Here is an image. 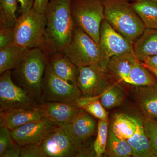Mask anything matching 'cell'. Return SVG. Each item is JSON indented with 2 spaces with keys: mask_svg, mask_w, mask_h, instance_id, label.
Returning a JSON list of instances; mask_svg holds the SVG:
<instances>
[{
  "mask_svg": "<svg viewBox=\"0 0 157 157\" xmlns=\"http://www.w3.org/2000/svg\"><path fill=\"white\" fill-rule=\"evenodd\" d=\"M156 157H157V155L156 156Z\"/></svg>",
  "mask_w": 157,
  "mask_h": 157,
  "instance_id": "40",
  "label": "cell"
},
{
  "mask_svg": "<svg viewBox=\"0 0 157 157\" xmlns=\"http://www.w3.org/2000/svg\"><path fill=\"white\" fill-rule=\"evenodd\" d=\"M99 45L105 61L134 51L133 44L117 33L105 19L100 29Z\"/></svg>",
  "mask_w": 157,
  "mask_h": 157,
  "instance_id": "11",
  "label": "cell"
},
{
  "mask_svg": "<svg viewBox=\"0 0 157 157\" xmlns=\"http://www.w3.org/2000/svg\"><path fill=\"white\" fill-rule=\"evenodd\" d=\"M118 82H110L99 95L101 104L106 109L120 106L124 101L125 95Z\"/></svg>",
  "mask_w": 157,
  "mask_h": 157,
  "instance_id": "27",
  "label": "cell"
},
{
  "mask_svg": "<svg viewBox=\"0 0 157 157\" xmlns=\"http://www.w3.org/2000/svg\"><path fill=\"white\" fill-rule=\"evenodd\" d=\"M95 118L86 111L80 109L71 122L65 126L76 140L85 144L94 135L97 130L98 124Z\"/></svg>",
  "mask_w": 157,
  "mask_h": 157,
  "instance_id": "16",
  "label": "cell"
},
{
  "mask_svg": "<svg viewBox=\"0 0 157 157\" xmlns=\"http://www.w3.org/2000/svg\"><path fill=\"white\" fill-rule=\"evenodd\" d=\"M134 97L145 117L157 119V84L137 86L134 91Z\"/></svg>",
  "mask_w": 157,
  "mask_h": 157,
  "instance_id": "18",
  "label": "cell"
},
{
  "mask_svg": "<svg viewBox=\"0 0 157 157\" xmlns=\"http://www.w3.org/2000/svg\"><path fill=\"white\" fill-rule=\"evenodd\" d=\"M27 49L14 44L0 49V74L13 70Z\"/></svg>",
  "mask_w": 157,
  "mask_h": 157,
  "instance_id": "24",
  "label": "cell"
},
{
  "mask_svg": "<svg viewBox=\"0 0 157 157\" xmlns=\"http://www.w3.org/2000/svg\"><path fill=\"white\" fill-rule=\"evenodd\" d=\"M142 62L147 66L157 69V55L147 57Z\"/></svg>",
  "mask_w": 157,
  "mask_h": 157,
  "instance_id": "37",
  "label": "cell"
},
{
  "mask_svg": "<svg viewBox=\"0 0 157 157\" xmlns=\"http://www.w3.org/2000/svg\"><path fill=\"white\" fill-rule=\"evenodd\" d=\"M38 108H15L0 112V127L12 131L25 124L43 118Z\"/></svg>",
  "mask_w": 157,
  "mask_h": 157,
  "instance_id": "14",
  "label": "cell"
},
{
  "mask_svg": "<svg viewBox=\"0 0 157 157\" xmlns=\"http://www.w3.org/2000/svg\"><path fill=\"white\" fill-rule=\"evenodd\" d=\"M132 1H133V2H136V1H140V0H132ZM154 1H157V0H154Z\"/></svg>",
  "mask_w": 157,
  "mask_h": 157,
  "instance_id": "39",
  "label": "cell"
},
{
  "mask_svg": "<svg viewBox=\"0 0 157 157\" xmlns=\"http://www.w3.org/2000/svg\"><path fill=\"white\" fill-rule=\"evenodd\" d=\"M63 52L78 68L105 61L99 45L76 26L71 41Z\"/></svg>",
  "mask_w": 157,
  "mask_h": 157,
  "instance_id": "7",
  "label": "cell"
},
{
  "mask_svg": "<svg viewBox=\"0 0 157 157\" xmlns=\"http://www.w3.org/2000/svg\"><path fill=\"white\" fill-rule=\"evenodd\" d=\"M22 146L15 142L4 152L1 157H21Z\"/></svg>",
  "mask_w": 157,
  "mask_h": 157,
  "instance_id": "34",
  "label": "cell"
},
{
  "mask_svg": "<svg viewBox=\"0 0 157 157\" xmlns=\"http://www.w3.org/2000/svg\"><path fill=\"white\" fill-rule=\"evenodd\" d=\"M85 145L66 126L55 127L40 144L43 157L84 156L87 152Z\"/></svg>",
  "mask_w": 157,
  "mask_h": 157,
  "instance_id": "5",
  "label": "cell"
},
{
  "mask_svg": "<svg viewBox=\"0 0 157 157\" xmlns=\"http://www.w3.org/2000/svg\"><path fill=\"white\" fill-rule=\"evenodd\" d=\"M55 126L43 118L11 131V135L15 142L20 146L30 144H40Z\"/></svg>",
  "mask_w": 157,
  "mask_h": 157,
  "instance_id": "13",
  "label": "cell"
},
{
  "mask_svg": "<svg viewBox=\"0 0 157 157\" xmlns=\"http://www.w3.org/2000/svg\"><path fill=\"white\" fill-rule=\"evenodd\" d=\"M127 141L133 150V157H155L144 130L143 122L137 119V128L135 135Z\"/></svg>",
  "mask_w": 157,
  "mask_h": 157,
  "instance_id": "20",
  "label": "cell"
},
{
  "mask_svg": "<svg viewBox=\"0 0 157 157\" xmlns=\"http://www.w3.org/2000/svg\"><path fill=\"white\" fill-rule=\"evenodd\" d=\"M131 4L145 29H157V1L140 0Z\"/></svg>",
  "mask_w": 157,
  "mask_h": 157,
  "instance_id": "21",
  "label": "cell"
},
{
  "mask_svg": "<svg viewBox=\"0 0 157 157\" xmlns=\"http://www.w3.org/2000/svg\"><path fill=\"white\" fill-rule=\"evenodd\" d=\"M137 60L134 51L111 57L105 61L109 77L113 81L126 83L132 66Z\"/></svg>",
  "mask_w": 157,
  "mask_h": 157,
  "instance_id": "15",
  "label": "cell"
},
{
  "mask_svg": "<svg viewBox=\"0 0 157 157\" xmlns=\"http://www.w3.org/2000/svg\"><path fill=\"white\" fill-rule=\"evenodd\" d=\"M77 86L82 96L100 95L113 81L107 72L105 62L78 68Z\"/></svg>",
  "mask_w": 157,
  "mask_h": 157,
  "instance_id": "10",
  "label": "cell"
},
{
  "mask_svg": "<svg viewBox=\"0 0 157 157\" xmlns=\"http://www.w3.org/2000/svg\"><path fill=\"white\" fill-rule=\"evenodd\" d=\"M46 18L45 14L33 9L17 18L14 27V44L29 48H45Z\"/></svg>",
  "mask_w": 157,
  "mask_h": 157,
  "instance_id": "4",
  "label": "cell"
},
{
  "mask_svg": "<svg viewBox=\"0 0 157 157\" xmlns=\"http://www.w3.org/2000/svg\"><path fill=\"white\" fill-rule=\"evenodd\" d=\"M21 157H43L40 144H30L22 146Z\"/></svg>",
  "mask_w": 157,
  "mask_h": 157,
  "instance_id": "33",
  "label": "cell"
},
{
  "mask_svg": "<svg viewBox=\"0 0 157 157\" xmlns=\"http://www.w3.org/2000/svg\"><path fill=\"white\" fill-rule=\"evenodd\" d=\"M82 94L77 85L56 76L47 63L43 84L41 103H74Z\"/></svg>",
  "mask_w": 157,
  "mask_h": 157,
  "instance_id": "8",
  "label": "cell"
},
{
  "mask_svg": "<svg viewBox=\"0 0 157 157\" xmlns=\"http://www.w3.org/2000/svg\"><path fill=\"white\" fill-rule=\"evenodd\" d=\"M37 108L42 117L56 126L70 123L80 109L75 102H43L39 104Z\"/></svg>",
  "mask_w": 157,
  "mask_h": 157,
  "instance_id": "12",
  "label": "cell"
},
{
  "mask_svg": "<svg viewBox=\"0 0 157 157\" xmlns=\"http://www.w3.org/2000/svg\"><path fill=\"white\" fill-rule=\"evenodd\" d=\"M143 64L147 68V69H148L149 71H150L151 72V73H152L157 78V69H155V68L151 67H149L148 66H147V65L144 64V63H143Z\"/></svg>",
  "mask_w": 157,
  "mask_h": 157,
  "instance_id": "38",
  "label": "cell"
},
{
  "mask_svg": "<svg viewBox=\"0 0 157 157\" xmlns=\"http://www.w3.org/2000/svg\"><path fill=\"white\" fill-rule=\"evenodd\" d=\"M20 5V11L21 14H25L33 9L34 0H17Z\"/></svg>",
  "mask_w": 157,
  "mask_h": 157,
  "instance_id": "35",
  "label": "cell"
},
{
  "mask_svg": "<svg viewBox=\"0 0 157 157\" xmlns=\"http://www.w3.org/2000/svg\"><path fill=\"white\" fill-rule=\"evenodd\" d=\"M14 27H0V49L14 43Z\"/></svg>",
  "mask_w": 157,
  "mask_h": 157,
  "instance_id": "32",
  "label": "cell"
},
{
  "mask_svg": "<svg viewBox=\"0 0 157 157\" xmlns=\"http://www.w3.org/2000/svg\"><path fill=\"white\" fill-rule=\"evenodd\" d=\"M75 103L79 109H83L96 118L108 121V113L101 104L99 96H81Z\"/></svg>",
  "mask_w": 157,
  "mask_h": 157,
  "instance_id": "26",
  "label": "cell"
},
{
  "mask_svg": "<svg viewBox=\"0 0 157 157\" xmlns=\"http://www.w3.org/2000/svg\"><path fill=\"white\" fill-rule=\"evenodd\" d=\"M15 143L11 135V131L6 127H0V157Z\"/></svg>",
  "mask_w": 157,
  "mask_h": 157,
  "instance_id": "31",
  "label": "cell"
},
{
  "mask_svg": "<svg viewBox=\"0 0 157 157\" xmlns=\"http://www.w3.org/2000/svg\"><path fill=\"white\" fill-rule=\"evenodd\" d=\"M71 11L76 26L98 44L101 24L105 19L102 0H72Z\"/></svg>",
  "mask_w": 157,
  "mask_h": 157,
  "instance_id": "6",
  "label": "cell"
},
{
  "mask_svg": "<svg viewBox=\"0 0 157 157\" xmlns=\"http://www.w3.org/2000/svg\"><path fill=\"white\" fill-rule=\"evenodd\" d=\"M50 0H34L33 7L39 13L45 14V9Z\"/></svg>",
  "mask_w": 157,
  "mask_h": 157,
  "instance_id": "36",
  "label": "cell"
},
{
  "mask_svg": "<svg viewBox=\"0 0 157 157\" xmlns=\"http://www.w3.org/2000/svg\"><path fill=\"white\" fill-rule=\"evenodd\" d=\"M48 63L56 76L77 85L78 68L63 52H55L49 55Z\"/></svg>",
  "mask_w": 157,
  "mask_h": 157,
  "instance_id": "17",
  "label": "cell"
},
{
  "mask_svg": "<svg viewBox=\"0 0 157 157\" xmlns=\"http://www.w3.org/2000/svg\"><path fill=\"white\" fill-rule=\"evenodd\" d=\"M105 153L110 157H133V150L127 140L116 136L111 126L108 131Z\"/></svg>",
  "mask_w": 157,
  "mask_h": 157,
  "instance_id": "25",
  "label": "cell"
},
{
  "mask_svg": "<svg viewBox=\"0 0 157 157\" xmlns=\"http://www.w3.org/2000/svg\"><path fill=\"white\" fill-rule=\"evenodd\" d=\"M143 124L152 149L156 157L157 155V119L145 117Z\"/></svg>",
  "mask_w": 157,
  "mask_h": 157,
  "instance_id": "30",
  "label": "cell"
},
{
  "mask_svg": "<svg viewBox=\"0 0 157 157\" xmlns=\"http://www.w3.org/2000/svg\"><path fill=\"white\" fill-rule=\"evenodd\" d=\"M48 56L45 48H29L11 72L14 82L38 104L41 102L43 78Z\"/></svg>",
  "mask_w": 157,
  "mask_h": 157,
  "instance_id": "2",
  "label": "cell"
},
{
  "mask_svg": "<svg viewBox=\"0 0 157 157\" xmlns=\"http://www.w3.org/2000/svg\"><path fill=\"white\" fill-rule=\"evenodd\" d=\"M137 118L124 113L117 114L113 120V132L119 138L127 140L133 137L137 128Z\"/></svg>",
  "mask_w": 157,
  "mask_h": 157,
  "instance_id": "23",
  "label": "cell"
},
{
  "mask_svg": "<svg viewBox=\"0 0 157 157\" xmlns=\"http://www.w3.org/2000/svg\"><path fill=\"white\" fill-rule=\"evenodd\" d=\"M72 0H50L45 12V48L48 55L63 52L71 41L76 25L71 11Z\"/></svg>",
  "mask_w": 157,
  "mask_h": 157,
  "instance_id": "1",
  "label": "cell"
},
{
  "mask_svg": "<svg viewBox=\"0 0 157 157\" xmlns=\"http://www.w3.org/2000/svg\"><path fill=\"white\" fill-rule=\"evenodd\" d=\"M17 0H0V27L13 28L16 17Z\"/></svg>",
  "mask_w": 157,
  "mask_h": 157,
  "instance_id": "28",
  "label": "cell"
},
{
  "mask_svg": "<svg viewBox=\"0 0 157 157\" xmlns=\"http://www.w3.org/2000/svg\"><path fill=\"white\" fill-rule=\"evenodd\" d=\"M108 131V121L99 120L97 127V137L93 144V149L96 157L102 156L106 152Z\"/></svg>",
  "mask_w": 157,
  "mask_h": 157,
  "instance_id": "29",
  "label": "cell"
},
{
  "mask_svg": "<svg viewBox=\"0 0 157 157\" xmlns=\"http://www.w3.org/2000/svg\"><path fill=\"white\" fill-rule=\"evenodd\" d=\"M39 104L34 101L11 77V70L0 76V112L15 108H36Z\"/></svg>",
  "mask_w": 157,
  "mask_h": 157,
  "instance_id": "9",
  "label": "cell"
},
{
  "mask_svg": "<svg viewBox=\"0 0 157 157\" xmlns=\"http://www.w3.org/2000/svg\"><path fill=\"white\" fill-rule=\"evenodd\" d=\"M126 83L136 86H151L157 84V78L137 60L132 66Z\"/></svg>",
  "mask_w": 157,
  "mask_h": 157,
  "instance_id": "22",
  "label": "cell"
},
{
  "mask_svg": "<svg viewBox=\"0 0 157 157\" xmlns=\"http://www.w3.org/2000/svg\"><path fill=\"white\" fill-rule=\"evenodd\" d=\"M133 45L135 56L140 62L147 57L156 55L157 29H145Z\"/></svg>",
  "mask_w": 157,
  "mask_h": 157,
  "instance_id": "19",
  "label": "cell"
},
{
  "mask_svg": "<svg viewBox=\"0 0 157 157\" xmlns=\"http://www.w3.org/2000/svg\"><path fill=\"white\" fill-rule=\"evenodd\" d=\"M105 20L132 44L143 34L145 27L132 4L125 0H102Z\"/></svg>",
  "mask_w": 157,
  "mask_h": 157,
  "instance_id": "3",
  "label": "cell"
}]
</instances>
